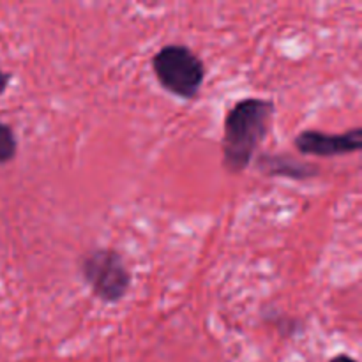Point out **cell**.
Returning <instances> with one entry per match:
<instances>
[{
    "instance_id": "cell-1",
    "label": "cell",
    "mask_w": 362,
    "mask_h": 362,
    "mask_svg": "<svg viewBox=\"0 0 362 362\" xmlns=\"http://www.w3.org/2000/svg\"><path fill=\"white\" fill-rule=\"evenodd\" d=\"M274 101L244 98L226 112L223 127V166L239 175L250 166L274 119Z\"/></svg>"
},
{
    "instance_id": "cell-2",
    "label": "cell",
    "mask_w": 362,
    "mask_h": 362,
    "mask_svg": "<svg viewBox=\"0 0 362 362\" xmlns=\"http://www.w3.org/2000/svg\"><path fill=\"white\" fill-rule=\"evenodd\" d=\"M152 71L159 85L186 101H193L200 94L207 71L204 60L186 45L172 42L152 57Z\"/></svg>"
},
{
    "instance_id": "cell-3",
    "label": "cell",
    "mask_w": 362,
    "mask_h": 362,
    "mask_svg": "<svg viewBox=\"0 0 362 362\" xmlns=\"http://www.w3.org/2000/svg\"><path fill=\"white\" fill-rule=\"evenodd\" d=\"M80 272L92 296L105 304L120 303L133 281L122 255L110 247H99L85 255Z\"/></svg>"
},
{
    "instance_id": "cell-4",
    "label": "cell",
    "mask_w": 362,
    "mask_h": 362,
    "mask_svg": "<svg viewBox=\"0 0 362 362\" xmlns=\"http://www.w3.org/2000/svg\"><path fill=\"white\" fill-rule=\"evenodd\" d=\"M293 145L304 156L334 158V156L356 154L362 148V127H354L339 134L317 129L300 131L293 140Z\"/></svg>"
},
{
    "instance_id": "cell-5",
    "label": "cell",
    "mask_w": 362,
    "mask_h": 362,
    "mask_svg": "<svg viewBox=\"0 0 362 362\" xmlns=\"http://www.w3.org/2000/svg\"><path fill=\"white\" fill-rule=\"evenodd\" d=\"M258 168L269 175L288 177L293 180H306L318 175V168L285 154H265L258 159Z\"/></svg>"
},
{
    "instance_id": "cell-6",
    "label": "cell",
    "mask_w": 362,
    "mask_h": 362,
    "mask_svg": "<svg viewBox=\"0 0 362 362\" xmlns=\"http://www.w3.org/2000/svg\"><path fill=\"white\" fill-rule=\"evenodd\" d=\"M18 152V140L14 129L6 122H0V165L13 161Z\"/></svg>"
},
{
    "instance_id": "cell-7",
    "label": "cell",
    "mask_w": 362,
    "mask_h": 362,
    "mask_svg": "<svg viewBox=\"0 0 362 362\" xmlns=\"http://www.w3.org/2000/svg\"><path fill=\"white\" fill-rule=\"evenodd\" d=\"M9 81H11V73L0 69V95L7 90V87H9Z\"/></svg>"
},
{
    "instance_id": "cell-8",
    "label": "cell",
    "mask_w": 362,
    "mask_h": 362,
    "mask_svg": "<svg viewBox=\"0 0 362 362\" xmlns=\"http://www.w3.org/2000/svg\"><path fill=\"white\" fill-rule=\"evenodd\" d=\"M329 362H357V361L354 359L352 356H349V354H339V356L332 357V359Z\"/></svg>"
}]
</instances>
